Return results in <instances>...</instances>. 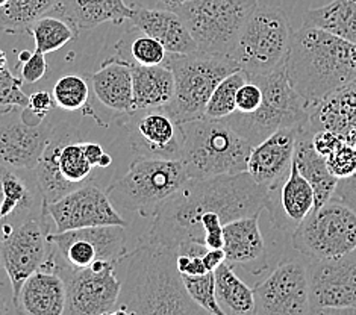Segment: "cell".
<instances>
[{
  "mask_svg": "<svg viewBox=\"0 0 356 315\" xmlns=\"http://www.w3.org/2000/svg\"><path fill=\"white\" fill-rule=\"evenodd\" d=\"M267 203L268 191L248 172L188 179L159 207L152 221L149 240L176 250L186 243L205 245L202 217L217 214L226 225L236 218L261 214Z\"/></svg>",
  "mask_w": 356,
  "mask_h": 315,
  "instance_id": "obj_1",
  "label": "cell"
},
{
  "mask_svg": "<svg viewBox=\"0 0 356 315\" xmlns=\"http://www.w3.org/2000/svg\"><path fill=\"white\" fill-rule=\"evenodd\" d=\"M176 257V249L150 240L126 252L117 262L124 271L115 314H207L186 291Z\"/></svg>",
  "mask_w": 356,
  "mask_h": 315,
  "instance_id": "obj_2",
  "label": "cell"
},
{
  "mask_svg": "<svg viewBox=\"0 0 356 315\" xmlns=\"http://www.w3.org/2000/svg\"><path fill=\"white\" fill-rule=\"evenodd\" d=\"M285 67L294 90L311 106L356 79V45L303 24L293 32Z\"/></svg>",
  "mask_w": 356,
  "mask_h": 315,
  "instance_id": "obj_3",
  "label": "cell"
},
{
  "mask_svg": "<svg viewBox=\"0 0 356 315\" xmlns=\"http://www.w3.org/2000/svg\"><path fill=\"white\" fill-rule=\"evenodd\" d=\"M181 163L188 179L245 172L252 146L225 120L196 118L182 123Z\"/></svg>",
  "mask_w": 356,
  "mask_h": 315,
  "instance_id": "obj_4",
  "label": "cell"
},
{
  "mask_svg": "<svg viewBox=\"0 0 356 315\" xmlns=\"http://www.w3.org/2000/svg\"><path fill=\"white\" fill-rule=\"evenodd\" d=\"M250 81L257 82L262 90V104L259 108L249 114L235 111L234 114L220 120H225L252 147L282 127L307 124L309 105L288 79L285 63L268 74L257 76Z\"/></svg>",
  "mask_w": 356,
  "mask_h": 315,
  "instance_id": "obj_5",
  "label": "cell"
},
{
  "mask_svg": "<svg viewBox=\"0 0 356 315\" xmlns=\"http://www.w3.org/2000/svg\"><path fill=\"white\" fill-rule=\"evenodd\" d=\"M188 181L179 159L137 156L128 172L106 188L115 208L154 218L159 207Z\"/></svg>",
  "mask_w": 356,
  "mask_h": 315,
  "instance_id": "obj_6",
  "label": "cell"
},
{
  "mask_svg": "<svg viewBox=\"0 0 356 315\" xmlns=\"http://www.w3.org/2000/svg\"><path fill=\"white\" fill-rule=\"evenodd\" d=\"M164 64L175 78L173 99L164 108L179 123L202 118L214 88L227 74L240 70L229 55L202 50L186 55L167 54Z\"/></svg>",
  "mask_w": 356,
  "mask_h": 315,
  "instance_id": "obj_7",
  "label": "cell"
},
{
  "mask_svg": "<svg viewBox=\"0 0 356 315\" xmlns=\"http://www.w3.org/2000/svg\"><path fill=\"white\" fill-rule=\"evenodd\" d=\"M293 32L281 8L258 5L235 40L229 56L249 79L268 74L285 63Z\"/></svg>",
  "mask_w": 356,
  "mask_h": 315,
  "instance_id": "obj_8",
  "label": "cell"
},
{
  "mask_svg": "<svg viewBox=\"0 0 356 315\" xmlns=\"http://www.w3.org/2000/svg\"><path fill=\"white\" fill-rule=\"evenodd\" d=\"M293 247L307 259L338 258L356 249V212L332 195L293 231Z\"/></svg>",
  "mask_w": 356,
  "mask_h": 315,
  "instance_id": "obj_9",
  "label": "cell"
},
{
  "mask_svg": "<svg viewBox=\"0 0 356 315\" xmlns=\"http://www.w3.org/2000/svg\"><path fill=\"white\" fill-rule=\"evenodd\" d=\"M258 0H190L176 13L182 17L197 49L229 55Z\"/></svg>",
  "mask_w": 356,
  "mask_h": 315,
  "instance_id": "obj_10",
  "label": "cell"
},
{
  "mask_svg": "<svg viewBox=\"0 0 356 315\" xmlns=\"http://www.w3.org/2000/svg\"><path fill=\"white\" fill-rule=\"evenodd\" d=\"M50 221L52 218L47 212V203H44L40 214L19 225H2L0 266L10 280L15 303L24 280L52 257L54 244L49 240V235L54 231H50Z\"/></svg>",
  "mask_w": 356,
  "mask_h": 315,
  "instance_id": "obj_11",
  "label": "cell"
},
{
  "mask_svg": "<svg viewBox=\"0 0 356 315\" xmlns=\"http://www.w3.org/2000/svg\"><path fill=\"white\" fill-rule=\"evenodd\" d=\"M92 167L83 155L79 134L73 127H55L52 138L33 168L43 200L52 203L87 184Z\"/></svg>",
  "mask_w": 356,
  "mask_h": 315,
  "instance_id": "obj_12",
  "label": "cell"
},
{
  "mask_svg": "<svg viewBox=\"0 0 356 315\" xmlns=\"http://www.w3.org/2000/svg\"><path fill=\"white\" fill-rule=\"evenodd\" d=\"M309 312L356 315V249L338 258L307 259Z\"/></svg>",
  "mask_w": 356,
  "mask_h": 315,
  "instance_id": "obj_13",
  "label": "cell"
},
{
  "mask_svg": "<svg viewBox=\"0 0 356 315\" xmlns=\"http://www.w3.org/2000/svg\"><path fill=\"white\" fill-rule=\"evenodd\" d=\"M54 267L67 286L64 315L115 314L122 286L115 262L97 259L87 268L70 270L61 266L54 253Z\"/></svg>",
  "mask_w": 356,
  "mask_h": 315,
  "instance_id": "obj_14",
  "label": "cell"
},
{
  "mask_svg": "<svg viewBox=\"0 0 356 315\" xmlns=\"http://www.w3.org/2000/svg\"><path fill=\"white\" fill-rule=\"evenodd\" d=\"M55 259L70 270L90 267L97 259L118 262L126 255V226L106 225L52 232Z\"/></svg>",
  "mask_w": 356,
  "mask_h": 315,
  "instance_id": "obj_15",
  "label": "cell"
},
{
  "mask_svg": "<svg viewBox=\"0 0 356 315\" xmlns=\"http://www.w3.org/2000/svg\"><path fill=\"white\" fill-rule=\"evenodd\" d=\"M131 149L137 156L181 159L184 146L182 123L165 108L134 109L122 114Z\"/></svg>",
  "mask_w": 356,
  "mask_h": 315,
  "instance_id": "obj_16",
  "label": "cell"
},
{
  "mask_svg": "<svg viewBox=\"0 0 356 315\" xmlns=\"http://www.w3.org/2000/svg\"><path fill=\"white\" fill-rule=\"evenodd\" d=\"M257 315H305L309 312L305 258L284 261L253 288Z\"/></svg>",
  "mask_w": 356,
  "mask_h": 315,
  "instance_id": "obj_17",
  "label": "cell"
},
{
  "mask_svg": "<svg viewBox=\"0 0 356 315\" xmlns=\"http://www.w3.org/2000/svg\"><path fill=\"white\" fill-rule=\"evenodd\" d=\"M26 109H0V163L33 170L43 155L55 126L46 118L37 123L26 120Z\"/></svg>",
  "mask_w": 356,
  "mask_h": 315,
  "instance_id": "obj_18",
  "label": "cell"
},
{
  "mask_svg": "<svg viewBox=\"0 0 356 315\" xmlns=\"http://www.w3.org/2000/svg\"><path fill=\"white\" fill-rule=\"evenodd\" d=\"M47 212L55 225V232L91 226L128 225L109 200L106 191L88 182L61 199L47 203Z\"/></svg>",
  "mask_w": 356,
  "mask_h": 315,
  "instance_id": "obj_19",
  "label": "cell"
},
{
  "mask_svg": "<svg viewBox=\"0 0 356 315\" xmlns=\"http://www.w3.org/2000/svg\"><path fill=\"white\" fill-rule=\"evenodd\" d=\"M300 127H282L252 147L245 172L267 191L284 184L290 175L296 138Z\"/></svg>",
  "mask_w": 356,
  "mask_h": 315,
  "instance_id": "obj_20",
  "label": "cell"
},
{
  "mask_svg": "<svg viewBox=\"0 0 356 315\" xmlns=\"http://www.w3.org/2000/svg\"><path fill=\"white\" fill-rule=\"evenodd\" d=\"M33 170L0 163V225H19L44 208Z\"/></svg>",
  "mask_w": 356,
  "mask_h": 315,
  "instance_id": "obj_21",
  "label": "cell"
},
{
  "mask_svg": "<svg viewBox=\"0 0 356 315\" xmlns=\"http://www.w3.org/2000/svg\"><path fill=\"white\" fill-rule=\"evenodd\" d=\"M67 286L54 267V253L40 270L24 280L17 297V311L26 315H64Z\"/></svg>",
  "mask_w": 356,
  "mask_h": 315,
  "instance_id": "obj_22",
  "label": "cell"
},
{
  "mask_svg": "<svg viewBox=\"0 0 356 315\" xmlns=\"http://www.w3.org/2000/svg\"><path fill=\"white\" fill-rule=\"evenodd\" d=\"M266 209L270 212L271 223L284 232H293L314 209L312 186L294 164L284 184L268 190Z\"/></svg>",
  "mask_w": 356,
  "mask_h": 315,
  "instance_id": "obj_23",
  "label": "cell"
},
{
  "mask_svg": "<svg viewBox=\"0 0 356 315\" xmlns=\"http://www.w3.org/2000/svg\"><path fill=\"white\" fill-rule=\"evenodd\" d=\"M129 22L132 26L158 40L168 54L186 55L199 50L182 17L175 11L134 8Z\"/></svg>",
  "mask_w": 356,
  "mask_h": 315,
  "instance_id": "obj_24",
  "label": "cell"
},
{
  "mask_svg": "<svg viewBox=\"0 0 356 315\" xmlns=\"http://www.w3.org/2000/svg\"><path fill=\"white\" fill-rule=\"evenodd\" d=\"M308 127L312 132L330 131L343 135L356 126V79L343 85L309 106Z\"/></svg>",
  "mask_w": 356,
  "mask_h": 315,
  "instance_id": "obj_25",
  "label": "cell"
},
{
  "mask_svg": "<svg viewBox=\"0 0 356 315\" xmlns=\"http://www.w3.org/2000/svg\"><path fill=\"white\" fill-rule=\"evenodd\" d=\"M223 252L231 266L253 267L266 258L267 247L259 229V214L241 217L223 226Z\"/></svg>",
  "mask_w": 356,
  "mask_h": 315,
  "instance_id": "obj_26",
  "label": "cell"
},
{
  "mask_svg": "<svg viewBox=\"0 0 356 315\" xmlns=\"http://www.w3.org/2000/svg\"><path fill=\"white\" fill-rule=\"evenodd\" d=\"M312 131L308 124H303L296 138L293 164L298 167L299 173L307 179L314 190V209L320 208L332 197L338 179L329 172L326 158L314 149Z\"/></svg>",
  "mask_w": 356,
  "mask_h": 315,
  "instance_id": "obj_27",
  "label": "cell"
},
{
  "mask_svg": "<svg viewBox=\"0 0 356 315\" xmlns=\"http://www.w3.org/2000/svg\"><path fill=\"white\" fill-rule=\"evenodd\" d=\"M96 99L108 109L120 114L132 111V65L113 56L90 76Z\"/></svg>",
  "mask_w": 356,
  "mask_h": 315,
  "instance_id": "obj_28",
  "label": "cell"
},
{
  "mask_svg": "<svg viewBox=\"0 0 356 315\" xmlns=\"http://www.w3.org/2000/svg\"><path fill=\"white\" fill-rule=\"evenodd\" d=\"M56 14L72 22L76 28L92 29L104 23L129 22L134 8L124 0H59Z\"/></svg>",
  "mask_w": 356,
  "mask_h": 315,
  "instance_id": "obj_29",
  "label": "cell"
},
{
  "mask_svg": "<svg viewBox=\"0 0 356 315\" xmlns=\"http://www.w3.org/2000/svg\"><path fill=\"white\" fill-rule=\"evenodd\" d=\"M175 95V78L165 64L132 65V111L164 108Z\"/></svg>",
  "mask_w": 356,
  "mask_h": 315,
  "instance_id": "obj_30",
  "label": "cell"
},
{
  "mask_svg": "<svg viewBox=\"0 0 356 315\" xmlns=\"http://www.w3.org/2000/svg\"><path fill=\"white\" fill-rule=\"evenodd\" d=\"M216 299L223 315H255V294L227 261L214 270Z\"/></svg>",
  "mask_w": 356,
  "mask_h": 315,
  "instance_id": "obj_31",
  "label": "cell"
},
{
  "mask_svg": "<svg viewBox=\"0 0 356 315\" xmlns=\"http://www.w3.org/2000/svg\"><path fill=\"white\" fill-rule=\"evenodd\" d=\"M303 24L325 29L356 45V0H332L303 14Z\"/></svg>",
  "mask_w": 356,
  "mask_h": 315,
  "instance_id": "obj_32",
  "label": "cell"
},
{
  "mask_svg": "<svg viewBox=\"0 0 356 315\" xmlns=\"http://www.w3.org/2000/svg\"><path fill=\"white\" fill-rule=\"evenodd\" d=\"M59 0H8L0 8V32L10 35L28 33L41 17L56 13Z\"/></svg>",
  "mask_w": 356,
  "mask_h": 315,
  "instance_id": "obj_33",
  "label": "cell"
},
{
  "mask_svg": "<svg viewBox=\"0 0 356 315\" xmlns=\"http://www.w3.org/2000/svg\"><path fill=\"white\" fill-rule=\"evenodd\" d=\"M115 56L131 65H159L164 64L167 50L158 40L132 26L114 46Z\"/></svg>",
  "mask_w": 356,
  "mask_h": 315,
  "instance_id": "obj_34",
  "label": "cell"
},
{
  "mask_svg": "<svg viewBox=\"0 0 356 315\" xmlns=\"http://www.w3.org/2000/svg\"><path fill=\"white\" fill-rule=\"evenodd\" d=\"M28 33L35 41V50L47 55L78 38L79 29L63 15L47 14L33 23Z\"/></svg>",
  "mask_w": 356,
  "mask_h": 315,
  "instance_id": "obj_35",
  "label": "cell"
},
{
  "mask_svg": "<svg viewBox=\"0 0 356 315\" xmlns=\"http://www.w3.org/2000/svg\"><path fill=\"white\" fill-rule=\"evenodd\" d=\"M248 79V74L243 70H236L231 74H227L214 88L213 95H211L205 106V114H203V117L213 118V120H220V118H226L227 115L234 114L236 111V91H238V88Z\"/></svg>",
  "mask_w": 356,
  "mask_h": 315,
  "instance_id": "obj_36",
  "label": "cell"
},
{
  "mask_svg": "<svg viewBox=\"0 0 356 315\" xmlns=\"http://www.w3.org/2000/svg\"><path fill=\"white\" fill-rule=\"evenodd\" d=\"M54 105L64 111H79L88 105L90 85L78 74H65L54 85Z\"/></svg>",
  "mask_w": 356,
  "mask_h": 315,
  "instance_id": "obj_37",
  "label": "cell"
},
{
  "mask_svg": "<svg viewBox=\"0 0 356 315\" xmlns=\"http://www.w3.org/2000/svg\"><path fill=\"white\" fill-rule=\"evenodd\" d=\"M182 280L191 299L196 302L200 308L205 309L207 314L223 315L216 299L214 271H207V273L197 276L182 275Z\"/></svg>",
  "mask_w": 356,
  "mask_h": 315,
  "instance_id": "obj_38",
  "label": "cell"
},
{
  "mask_svg": "<svg viewBox=\"0 0 356 315\" xmlns=\"http://www.w3.org/2000/svg\"><path fill=\"white\" fill-rule=\"evenodd\" d=\"M22 78H15L8 67L0 69V109L2 108H23L29 105V96L22 90Z\"/></svg>",
  "mask_w": 356,
  "mask_h": 315,
  "instance_id": "obj_39",
  "label": "cell"
},
{
  "mask_svg": "<svg viewBox=\"0 0 356 315\" xmlns=\"http://www.w3.org/2000/svg\"><path fill=\"white\" fill-rule=\"evenodd\" d=\"M326 164L329 172L338 181L349 179L356 175V149L350 144L341 143L329 156H326Z\"/></svg>",
  "mask_w": 356,
  "mask_h": 315,
  "instance_id": "obj_40",
  "label": "cell"
},
{
  "mask_svg": "<svg viewBox=\"0 0 356 315\" xmlns=\"http://www.w3.org/2000/svg\"><path fill=\"white\" fill-rule=\"evenodd\" d=\"M262 104V90L257 82L250 79L245 81L241 87L236 91L235 97V106L238 113L249 114L257 111Z\"/></svg>",
  "mask_w": 356,
  "mask_h": 315,
  "instance_id": "obj_41",
  "label": "cell"
},
{
  "mask_svg": "<svg viewBox=\"0 0 356 315\" xmlns=\"http://www.w3.org/2000/svg\"><path fill=\"white\" fill-rule=\"evenodd\" d=\"M47 61H46V55L38 52L31 54V56L26 59V61L22 63V72H20V78L24 83L32 85L41 81L47 74Z\"/></svg>",
  "mask_w": 356,
  "mask_h": 315,
  "instance_id": "obj_42",
  "label": "cell"
},
{
  "mask_svg": "<svg viewBox=\"0 0 356 315\" xmlns=\"http://www.w3.org/2000/svg\"><path fill=\"white\" fill-rule=\"evenodd\" d=\"M343 143V137L330 131H317L312 134V144L321 156H329L340 144Z\"/></svg>",
  "mask_w": 356,
  "mask_h": 315,
  "instance_id": "obj_43",
  "label": "cell"
},
{
  "mask_svg": "<svg viewBox=\"0 0 356 315\" xmlns=\"http://www.w3.org/2000/svg\"><path fill=\"white\" fill-rule=\"evenodd\" d=\"M54 106V97L47 91H35L29 96V105L28 111L35 115L37 118H46Z\"/></svg>",
  "mask_w": 356,
  "mask_h": 315,
  "instance_id": "obj_44",
  "label": "cell"
},
{
  "mask_svg": "<svg viewBox=\"0 0 356 315\" xmlns=\"http://www.w3.org/2000/svg\"><path fill=\"white\" fill-rule=\"evenodd\" d=\"M334 195L343 200L344 203H347V205L356 212V175L349 179H341V181H338Z\"/></svg>",
  "mask_w": 356,
  "mask_h": 315,
  "instance_id": "obj_45",
  "label": "cell"
},
{
  "mask_svg": "<svg viewBox=\"0 0 356 315\" xmlns=\"http://www.w3.org/2000/svg\"><path fill=\"white\" fill-rule=\"evenodd\" d=\"M132 8H144V10H165L177 11L179 8L190 2V0H129Z\"/></svg>",
  "mask_w": 356,
  "mask_h": 315,
  "instance_id": "obj_46",
  "label": "cell"
},
{
  "mask_svg": "<svg viewBox=\"0 0 356 315\" xmlns=\"http://www.w3.org/2000/svg\"><path fill=\"white\" fill-rule=\"evenodd\" d=\"M5 314H19L17 306L14 302V294L10 280L5 282L3 279H0V315Z\"/></svg>",
  "mask_w": 356,
  "mask_h": 315,
  "instance_id": "obj_47",
  "label": "cell"
},
{
  "mask_svg": "<svg viewBox=\"0 0 356 315\" xmlns=\"http://www.w3.org/2000/svg\"><path fill=\"white\" fill-rule=\"evenodd\" d=\"M82 149H83V155H86L90 165L92 168L99 167L102 156L105 155L104 147H102L99 143H82Z\"/></svg>",
  "mask_w": 356,
  "mask_h": 315,
  "instance_id": "obj_48",
  "label": "cell"
},
{
  "mask_svg": "<svg viewBox=\"0 0 356 315\" xmlns=\"http://www.w3.org/2000/svg\"><path fill=\"white\" fill-rule=\"evenodd\" d=\"M202 259L208 271H214L220 264L226 261V257H225L223 249H208L205 255H203Z\"/></svg>",
  "mask_w": 356,
  "mask_h": 315,
  "instance_id": "obj_49",
  "label": "cell"
},
{
  "mask_svg": "<svg viewBox=\"0 0 356 315\" xmlns=\"http://www.w3.org/2000/svg\"><path fill=\"white\" fill-rule=\"evenodd\" d=\"M343 141L347 143V144H350V146H353L356 149V126L352 127V129H349L343 135Z\"/></svg>",
  "mask_w": 356,
  "mask_h": 315,
  "instance_id": "obj_50",
  "label": "cell"
},
{
  "mask_svg": "<svg viewBox=\"0 0 356 315\" xmlns=\"http://www.w3.org/2000/svg\"><path fill=\"white\" fill-rule=\"evenodd\" d=\"M111 163H113V158L108 155V153H105L104 156H102V159H100V163H99V167L100 168H106V167H109L111 165Z\"/></svg>",
  "mask_w": 356,
  "mask_h": 315,
  "instance_id": "obj_51",
  "label": "cell"
},
{
  "mask_svg": "<svg viewBox=\"0 0 356 315\" xmlns=\"http://www.w3.org/2000/svg\"><path fill=\"white\" fill-rule=\"evenodd\" d=\"M29 56H31V54L28 52V50H23V52H20V55H19V61L24 63Z\"/></svg>",
  "mask_w": 356,
  "mask_h": 315,
  "instance_id": "obj_52",
  "label": "cell"
},
{
  "mask_svg": "<svg viewBox=\"0 0 356 315\" xmlns=\"http://www.w3.org/2000/svg\"><path fill=\"white\" fill-rule=\"evenodd\" d=\"M5 65H6V55L2 52V50H0V69Z\"/></svg>",
  "mask_w": 356,
  "mask_h": 315,
  "instance_id": "obj_53",
  "label": "cell"
},
{
  "mask_svg": "<svg viewBox=\"0 0 356 315\" xmlns=\"http://www.w3.org/2000/svg\"><path fill=\"white\" fill-rule=\"evenodd\" d=\"M0 238H2V225H0ZM2 266H0V279H2Z\"/></svg>",
  "mask_w": 356,
  "mask_h": 315,
  "instance_id": "obj_54",
  "label": "cell"
},
{
  "mask_svg": "<svg viewBox=\"0 0 356 315\" xmlns=\"http://www.w3.org/2000/svg\"><path fill=\"white\" fill-rule=\"evenodd\" d=\"M8 3V0H0V8H3Z\"/></svg>",
  "mask_w": 356,
  "mask_h": 315,
  "instance_id": "obj_55",
  "label": "cell"
}]
</instances>
